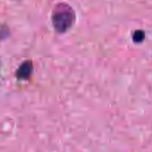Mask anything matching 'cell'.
Returning <instances> with one entry per match:
<instances>
[{
    "mask_svg": "<svg viewBox=\"0 0 152 152\" xmlns=\"http://www.w3.org/2000/svg\"><path fill=\"white\" fill-rule=\"evenodd\" d=\"M145 39V32L141 30H137L133 34V39L136 42H140Z\"/></svg>",
    "mask_w": 152,
    "mask_h": 152,
    "instance_id": "3957f363",
    "label": "cell"
},
{
    "mask_svg": "<svg viewBox=\"0 0 152 152\" xmlns=\"http://www.w3.org/2000/svg\"><path fill=\"white\" fill-rule=\"evenodd\" d=\"M33 71V65L31 61H25L16 71V77L22 80H27Z\"/></svg>",
    "mask_w": 152,
    "mask_h": 152,
    "instance_id": "7a4b0ae2",
    "label": "cell"
},
{
    "mask_svg": "<svg viewBox=\"0 0 152 152\" xmlns=\"http://www.w3.org/2000/svg\"><path fill=\"white\" fill-rule=\"evenodd\" d=\"M75 19L72 8L66 4L57 5L52 15V22L55 29L59 32H65L71 28Z\"/></svg>",
    "mask_w": 152,
    "mask_h": 152,
    "instance_id": "6da1fadb",
    "label": "cell"
}]
</instances>
